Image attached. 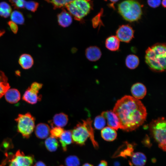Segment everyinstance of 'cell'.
Here are the masks:
<instances>
[{
  "label": "cell",
  "mask_w": 166,
  "mask_h": 166,
  "mask_svg": "<svg viewBox=\"0 0 166 166\" xmlns=\"http://www.w3.org/2000/svg\"><path fill=\"white\" fill-rule=\"evenodd\" d=\"M71 132L73 141L80 146L84 145L87 139L89 137V131L82 122L78 123Z\"/></svg>",
  "instance_id": "obj_9"
},
{
  "label": "cell",
  "mask_w": 166,
  "mask_h": 166,
  "mask_svg": "<svg viewBox=\"0 0 166 166\" xmlns=\"http://www.w3.org/2000/svg\"><path fill=\"white\" fill-rule=\"evenodd\" d=\"M113 111L119 119L120 128L127 132L134 130L142 125L147 115L141 101L129 95L117 100Z\"/></svg>",
  "instance_id": "obj_1"
},
{
  "label": "cell",
  "mask_w": 166,
  "mask_h": 166,
  "mask_svg": "<svg viewBox=\"0 0 166 166\" xmlns=\"http://www.w3.org/2000/svg\"><path fill=\"white\" fill-rule=\"evenodd\" d=\"M14 8L20 9L25 8L26 1L25 0H9Z\"/></svg>",
  "instance_id": "obj_35"
},
{
  "label": "cell",
  "mask_w": 166,
  "mask_h": 166,
  "mask_svg": "<svg viewBox=\"0 0 166 166\" xmlns=\"http://www.w3.org/2000/svg\"><path fill=\"white\" fill-rule=\"evenodd\" d=\"M18 131L26 138H29L35 128V119L29 113L19 114L15 119Z\"/></svg>",
  "instance_id": "obj_6"
},
{
  "label": "cell",
  "mask_w": 166,
  "mask_h": 166,
  "mask_svg": "<svg viewBox=\"0 0 166 166\" xmlns=\"http://www.w3.org/2000/svg\"><path fill=\"white\" fill-rule=\"evenodd\" d=\"M65 163L67 166H79L80 161L77 156H70L66 158Z\"/></svg>",
  "instance_id": "obj_32"
},
{
  "label": "cell",
  "mask_w": 166,
  "mask_h": 166,
  "mask_svg": "<svg viewBox=\"0 0 166 166\" xmlns=\"http://www.w3.org/2000/svg\"><path fill=\"white\" fill-rule=\"evenodd\" d=\"M104 0L106 1H107V0Z\"/></svg>",
  "instance_id": "obj_46"
},
{
  "label": "cell",
  "mask_w": 166,
  "mask_h": 166,
  "mask_svg": "<svg viewBox=\"0 0 166 166\" xmlns=\"http://www.w3.org/2000/svg\"><path fill=\"white\" fill-rule=\"evenodd\" d=\"M50 131L49 126L47 124L40 123L35 128V133L36 136L39 139H44L49 135Z\"/></svg>",
  "instance_id": "obj_15"
},
{
  "label": "cell",
  "mask_w": 166,
  "mask_h": 166,
  "mask_svg": "<svg viewBox=\"0 0 166 166\" xmlns=\"http://www.w3.org/2000/svg\"><path fill=\"white\" fill-rule=\"evenodd\" d=\"M92 4L91 0H74L65 7L74 19L81 21L92 9Z\"/></svg>",
  "instance_id": "obj_4"
},
{
  "label": "cell",
  "mask_w": 166,
  "mask_h": 166,
  "mask_svg": "<svg viewBox=\"0 0 166 166\" xmlns=\"http://www.w3.org/2000/svg\"><path fill=\"white\" fill-rule=\"evenodd\" d=\"M111 2H112L113 4L117 2L119 0H109Z\"/></svg>",
  "instance_id": "obj_44"
},
{
  "label": "cell",
  "mask_w": 166,
  "mask_h": 166,
  "mask_svg": "<svg viewBox=\"0 0 166 166\" xmlns=\"http://www.w3.org/2000/svg\"><path fill=\"white\" fill-rule=\"evenodd\" d=\"M105 46L110 51H116L119 49L120 41L116 36L111 35L106 39Z\"/></svg>",
  "instance_id": "obj_19"
},
{
  "label": "cell",
  "mask_w": 166,
  "mask_h": 166,
  "mask_svg": "<svg viewBox=\"0 0 166 166\" xmlns=\"http://www.w3.org/2000/svg\"><path fill=\"white\" fill-rule=\"evenodd\" d=\"M166 45L156 43L148 47L145 51V61L149 68L156 72H162L166 69Z\"/></svg>",
  "instance_id": "obj_2"
},
{
  "label": "cell",
  "mask_w": 166,
  "mask_h": 166,
  "mask_svg": "<svg viewBox=\"0 0 166 166\" xmlns=\"http://www.w3.org/2000/svg\"><path fill=\"white\" fill-rule=\"evenodd\" d=\"M59 138L62 149L64 151H66L68 145L73 142L71 131L70 130L64 131Z\"/></svg>",
  "instance_id": "obj_20"
},
{
  "label": "cell",
  "mask_w": 166,
  "mask_h": 166,
  "mask_svg": "<svg viewBox=\"0 0 166 166\" xmlns=\"http://www.w3.org/2000/svg\"><path fill=\"white\" fill-rule=\"evenodd\" d=\"M107 120V125L116 130L120 128V123L119 119L113 110L103 112L101 114Z\"/></svg>",
  "instance_id": "obj_11"
},
{
  "label": "cell",
  "mask_w": 166,
  "mask_h": 166,
  "mask_svg": "<svg viewBox=\"0 0 166 166\" xmlns=\"http://www.w3.org/2000/svg\"><path fill=\"white\" fill-rule=\"evenodd\" d=\"M162 4L163 6L164 7H166V0H162Z\"/></svg>",
  "instance_id": "obj_41"
},
{
  "label": "cell",
  "mask_w": 166,
  "mask_h": 166,
  "mask_svg": "<svg viewBox=\"0 0 166 166\" xmlns=\"http://www.w3.org/2000/svg\"><path fill=\"white\" fill-rule=\"evenodd\" d=\"M39 6V3L34 1H26L25 8L27 10L34 12L37 10Z\"/></svg>",
  "instance_id": "obj_33"
},
{
  "label": "cell",
  "mask_w": 166,
  "mask_h": 166,
  "mask_svg": "<svg viewBox=\"0 0 166 166\" xmlns=\"http://www.w3.org/2000/svg\"><path fill=\"white\" fill-rule=\"evenodd\" d=\"M85 55L87 58L92 61H95L100 59L102 53L100 49L97 46H90L85 51Z\"/></svg>",
  "instance_id": "obj_13"
},
{
  "label": "cell",
  "mask_w": 166,
  "mask_h": 166,
  "mask_svg": "<svg viewBox=\"0 0 166 166\" xmlns=\"http://www.w3.org/2000/svg\"><path fill=\"white\" fill-rule=\"evenodd\" d=\"M64 131L63 129L61 127H55L50 130V133L51 136L57 138H59Z\"/></svg>",
  "instance_id": "obj_34"
},
{
  "label": "cell",
  "mask_w": 166,
  "mask_h": 166,
  "mask_svg": "<svg viewBox=\"0 0 166 166\" xmlns=\"http://www.w3.org/2000/svg\"><path fill=\"white\" fill-rule=\"evenodd\" d=\"M42 85V84L38 82L33 83L25 91L22 96V100L32 105L35 104L40 101L42 96L38 95V93Z\"/></svg>",
  "instance_id": "obj_8"
},
{
  "label": "cell",
  "mask_w": 166,
  "mask_h": 166,
  "mask_svg": "<svg viewBox=\"0 0 166 166\" xmlns=\"http://www.w3.org/2000/svg\"><path fill=\"white\" fill-rule=\"evenodd\" d=\"M126 147H125L124 144V148L123 147L122 149L121 147L120 148L122 150H121V151H117L116 153L114 155L115 156H121L124 158H126L128 156H131L133 153L134 149L133 146L132 144L128 143L126 142Z\"/></svg>",
  "instance_id": "obj_25"
},
{
  "label": "cell",
  "mask_w": 166,
  "mask_h": 166,
  "mask_svg": "<svg viewBox=\"0 0 166 166\" xmlns=\"http://www.w3.org/2000/svg\"><path fill=\"white\" fill-rule=\"evenodd\" d=\"M34 166H46L45 164L42 161H38L35 163Z\"/></svg>",
  "instance_id": "obj_39"
},
{
  "label": "cell",
  "mask_w": 166,
  "mask_h": 166,
  "mask_svg": "<svg viewBox=\"0 0 166 166\" xmlns=\"http://www.w3.org/2000/svg\"><path fill=\"white\" fill-rule=\"evenodd\" d=\"M6 101L11 104L18 102L20 100L21 95L19 91L17 89H9L5 94Z\"/></svg>",
  "instance_id": "obj_16"
},
{
  "label": "cell",
  "mask_w": 166,
  "mask_h": 166,
  "mask_svg": "<svg viewBox=\"0 0 166 166\" xmlns=\"http://www.w3.org/2000/svg\"><path fill=\"white\" fill-rule=\"evenodd\" d=\"M12 9L10 6L5 2H0V16L4 18L8 17L11 13Z\"/></svg>",
  "instance_id": "obj_28"
},
{
  "label": "cell",
  "mask_w": 166,
  "mask_h": 166,
  "mask_svg": "<svg viewBox=\"0 0 166 166\" xmlns=\"http://www.w3.org/2000/svg\"><path fill=\"white\" fill-rule=\"evenodd\" d=\"M97 166H108V163L106 161L102 160Z\"/></svg>",
  "instance_id": "obj_40"
},
{
  "label": "cell",
  "mask_w": 166,
  "mask_h": 166,
  "mask_svg": "<svg viewBox=\"0 0 166 166\" xmlns=\"http://www.w3.org/2000/svg\"><path fill=\"white\" fill-rule=\"evenodd\" d=\"M148 5L150 7L155 8L159 6L161 3V0H147Z\"/></svg>",
  "instance_id": "obj_37"
},
{
  "label": "cell",
  "mask_w": 166,
  "mask_h": 166,
  "mask_svg": "<svg viewBox=\"0 0 166 166\" xmlns=\"http://www.w3.org/2000/svg\"><path fill=\"white\" fill-rule=\"evenodd\" d=\"M8 79L4 73L0 71V98L10 89V86L8 82Z\"/></svg>",
  "instance_id": "obj_24"
},
{
  "label": "cell",
  "mask_w": 166,
  "mask_h": 166,
  "mask_svg": "<svg viewBox=\"0 0 166 166\" xmlns=\"http://www.w3.org/2000/svg\"><path fill=\"white\" fill-rule=\"evenodd\" d=\"M57 18L59 25L64 28L69 26L72 22V16L64 9L57 15Z\"/></svg>",
  "instance_id": "obj_14"
},
{
  "label": "cell",
  "mask_w": 166,
  "mask_h": 166,
  "mask_svg": "<svg viewBox=\"0 0 166 166\" xmlns=\"http://www.w3.org/2000/svg\"><path fill=\"white\" fill-rule=\"evenodd\" d=\"M10 18L11 21L17 24H23L25 21L23 14L21 12L18 10H14L11 13Z\"/></svg>",
  "instance_id": "obj_29"
},
{
  "label": "cell",
  "mask_w": 166,
  "mask_h": 166,
  "mask_svg": "<svg viewBox=\"0 0 166 166\" xmlns=\"http://www.w3.org/2000/svg\"><path fill=\"white\" fill-rule=\"evenodd\" d=\"M166 125L165 118L161 117L153 120L149 125L152 136L164 151H166Z\"/></svg>",
  "instance_id": "obj_5"
},
{
  "label": "cell",
  "mask_w": 166,
  "mask_h": 166,
  "mask_svg": "<svg viewBox=\"0 0 166 166\" xmlns=\"http://www.w3.org/2000/svg\"><path fill=\"white\" fill-rule=\"evenodd\" d=\"M82 166H93V165L89 163H85Z\"/></svg>",
  "instance_id": "obj_43"
},
{
  "label": "cell",
  "mask_w": 166,
  "mask_h": 166,
  "mask_svg": "<svg viewBox=\"0 0 166 166\" xmlns=\"http://www.w3.org/2000/svg\"><path fill=\"white\" fill-rule=\"evenodd\" d=\"M105 119L101 115H98L95 118L94 125L96 129H102L105 127Z\"/></svg>",
  "instance_id": "obj_31"
},
{
  "label": "cell",
  "mask_w": 166,
  "mask_h": 166,
  "mask_svg": "<svg viewBox=\"0 0 166 166\" xmlns=\"http://www.w3.org/2000/svg\"><path fill=\"white\" fill-rule=\"evenodd\" d=\"M134 30L128 25L120 26L116 32V36L120 41L125 43L129 42L134 38Z\"/></svg>",
  "instance_id": "obj_10"
},
{
  "label": "cell",
  "mask_w": 166,
  "mask_h": 166,
  "mask_svg": "<svg viewBox=\"0 0 166 166\" xmlns=\"http://www.w3.org/2000/svg\"><path fill=\"white\" fill-rule=\"evenodd\" d=\"M1 145L2 147L4 149L5 148L6 150L7 149H9L11 146H13L11 140L9 138L4 140Z\"/></svg>",
  "instance_id": "obj_36"
},
{
  "label": "cell",
  "mask_w": 166,
  "mask_h": 166,
  "mask_svg": "<svg viewBox=\"0 0 166 166\" xmlns=\"http://www.w3.org/2000/svg\"><path fill=\"white\" fill-rule=\"evenodd\" d=\"M131 157L132 163L135 166H144L146 162V156L141 152L133 153Z\"/></svg>",
  "instance_id": "obj_22"
},
{
  "label": "cell",
  "mask_w": 166,
  "mask_h": 166,
  "mask_svg": "<svg viewBox=\"0 0 166 166\" xmlns=\"http://www.w3.org/2000/svg\"><path fill=\"white\" fill-rule=\"evenodd\" d=\"M64 166L62 165H60V166Z\"/></svg>",
  "instance_id": "obj_45"
},
{
  "label": "cell",
  "mask_w": 166,
  "mask_h": 166,
  "mask_svg": "<svg viewBox=\"0 0 166 166\" xmlns=\"http://www.w3.org/2000/svg\"><path fill=\"white\" fill-rule=\"evenodd\" d=\"M8 24L13 33L14 34L17 33L18 29L17 24L11 21H9Z\"/></svg>",
  "instance_id": "obj_38"
},
{
  "label": "cell",
  "mask_w": 166,
  "mask_h": 166,
  "mask_svg": "<svg viewBox=\"0 0 166 166\" xmlns=\"http://www.w3.org/2000/svg\"><path fill=\"white\" fill-rule=\"evenodd\" d=\"M47 2L51 4L54 9L65 7V6L74 0H45Z\"/></svg>",
  "instance_id": "obj_30"
},
{
  "label": "cell",
  "mask_w": 166,
  "mask_h": 166,
  "mask_svg": "<svg viewBox=\"0 0 166 166\" xmlns=\"http://www.w3.org/2000/svg\"><path fill=\"white\" fill-rule=\"evenodd\" d=\"M82 121L89 131V137L93 146L96 149H97L98 144L94 139V130L92 126V121L91 118H89L86 120H83Z\"/></svg>",
  "instance_id": "obj_23"
},
{
  "label": "cell",
  "mask_w": 166,
  "mask_h": 166,
  "mask_svg": "<svg viewBox=\"0 0 166 166\" xmlns=\"http://www.w3.org/2000/svg\"><path fill=\"white\" fill-rule=\"evenodd\" d=\"M18 62L22 68L28 69L33 66L34 64V60L30 55L23 54L19 57Z\"/></svg>",
  "instance_id": "obj_21"
},
{
  "label": "cell",
  "mask_w": 166,
  "mask_h": 166,
  "mask_svg": "<svg viewBox=\"0 0 166 166\" xmlns=\"http://www.w3.org/2000/svg\"><path fill=\"white\" fill-rule=\"evenodd\" d=\"M101 135L102 138L105 141H112L116 139L117 133L115 129L107 126L102 129Z\"/></svg>",
  "instance_id": "obj_18"
},
{
  "label": "cell",
  "mask_w": 166,
  "mask_h": 166,
  "mask_svg": "<svg viewBox=\"0 0 166 166\" xmlns=\"http://www.w3.org/2000/svg\"><path fill=\"white\" fill-rule=\"evenodd\" d=\"M68 117L67 115L63 113L56 114L53 117L51 124L56 127H62L65 126L68 122Z\"/></svg>",
  "instance_id": "obj_17"
},
{
  "label": "cell",
  "mask_w": 166,
  "mask_h": 166,
  "mask_svg": "<svg viewBox=\"0 0 166 166\" xmlns=\"http://www.w3.org/2000/svg\"><path fill=\"white\" fill-rule=\"evenodd\" d=\"M5 33V31L4 30H0V37L2 36Z\"/></svg>",
  "instance_id": "obj_42"
},
{
  "label": "cell",
  "mask_w": 166,
  "mask_h": 166,
  "mask_svg": "<svg viewBox=\"0 0 166 166\" xmlns=\"http://www.w3.org/2000/svg\"><path fill=\"white\" fill-rule=\"evenodd\" d=\"M6 156L9 159L8 160L10 162L9 166H32L34 161L33 156H26L19 150L15 154H10V156Z\"/></svg>",
  "instance_id": "obj_7"
},
{
  "label": "cell",
  "mask_w": 166,
  "mask_h": 166,
  "mask_svg": "<svg viewBox=\"0 0 166 166\" xmlns=\"http://www.w3.org/2000/svg\"><path fill=\"white\" fill-rule=\"evenodd\" d=\"M45 144L47 149L51 152L56 151L59 146L57 140L55 138L51 136L46 139Z\"/></svg>",
  "instance_id": "obj_27"
},
{
  "label": "cell",
  "mask_w": 166,
  "mask_h": 166,
  "mask_svg": "<svg viewBox=\"0 0 166 166\" xmlns=\"http://www.w3.org/2000/svg\"><path fill=\"white\" fill-rule=\"evenodd\" d=\"M118 11L124 19L131 22L138 20L142 14L141 5L135 0H126L121 2L118 5Z\"/></svg>",
  "instance_id": "obj_3"
},
{
  "label": "cell",
  "mask_w": 166,
  "mask_h": 166,
  "mask_svg": "<svg viewBox=\"0 0 166 166\" xmlns=\"http://www.w3.org/2000/svg\"><path fill=\"white\" fill-rule=\"evenodd\" d=\"M131 91L133 97L140 100L144 98L146 95L147 89L143 84L138 82L132 86Z\"/></svg>",
  "instance_id": "obj_12"
},
{
  "label": "cell",
  "mask_w": 166,
  "mask_h": 166,
  "mask_svg": "<svg viewBox=\"0 0 166 166\" xmlns=\"http://www.w3.org/2000/svg\"><path fill=\"white\" fill-rule=\"evenodd\" d=\"M138 57L134 54H131L128 55L125 59V63L127 68L133 69L137 68L139 64Z\"/></svg>",
  "instance_id": "obj_26"
}]
</instances>
